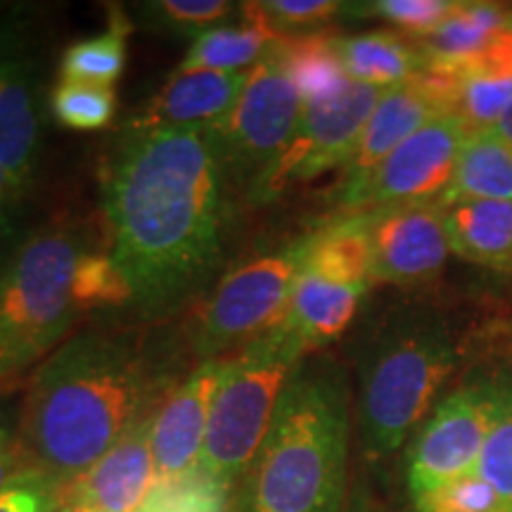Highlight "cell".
Listing matches in <instances>:
<instances>
[{"label": "cell", "mask_w": 512, "mask_h": 512, "mask_svg": "<svg viewBox=\"0 0 512 512\" xmlns=\"http://www.w3.org/2000/svg\"><path fill=\"white\" fill-rule=\"evenodd\" d=\"M302 114L304 100L275 41L252 67L233 110L211 126L235 190L245 188L249 195L271 171L297 133Z\"/></svg>", "instance_id": "obj_8"}, {"label": "cell", "mask_w": 512, "mask_h": 512, "mask_svg": "<svg viewBox=\"0 0 512 512\" xmlns=\"http://www.w3.org/2000/svg\"><path fill=\"white\" fill-rule=\"evenodd\" d=\"M349 396L332 361H302L247 472L242 512H344Z\"/></svg>", "instance_id": "obj_3"}, {"label": "cell", "mask_w": 512, "mask_h": 512, "mask_svg": "<svg viewBox=\"0 0 512 512\" xmlns=\"http://www.w3.org/2000/svg\"><path fill=\"white\" fill-rule=\"evenodd\" d=\"M456 5L458 0H375L356 5V12L387 19L394 27L425 38L456 10Z\"/></svg>", "instance_id": "obj_33"}, {"label": "cell", "mask_w": 512, "mask_h": 512, "mask_svg": "<svg viewBox=\"0 0 512 512\" xmlns=\"http://www.w3.org/2000/svg\"><path fill=\"white\" fill-rule=\"evenodd\" d=\"M261 8L275 34L287 38L320 31L323 24L337 17L347 5L335 0H266Z\"/></svg>", "instance_id": "obj_35"}, {"label": "cell", "mask_w": 512, "mask_h": 512, "mask_svg": "<svg viewBox=\"0 0 512 512\" xmlns=\"http://www.w3.org/2000/svg\"><path fill=\"white\" fill-rule=\"evenodd\" d=\"M38 358L41 356L22 337L0 323V392H5L12 377H17Z\"/></svg>", "instance_id": "obj_38"}, {"label": "cell", "mask_w": 512, "mask_h": 512, "mask_svg": "<svg viewBox=\"0 0 512 512\" xmlns=\"http://www.w3.org/2000/svg\"><path fill=\"white\" fill-rule=\"evenodd\" d=\"M164 370L126 332L86 330L57 347L22 399L19 441L31 463L72 484L166 396Z\"/></svg>", "instance_id": "obj_2"}, {"label": "cell", "mask_w": 512, "mask_h": 512, "mask_svg": "<svg viewBox=\"0 0 512 512\" xmlns=\"http://www.w3.org/2000/svg\"><path fill=\"white\" fill-rule=\"evenodd\" d=\"M31 470H38V467L31 463L27 448L22 446V441L17 439L12 441V444L0 448V494Z\"/></svg>", "instance_id": "obj_39"}, {"label": "cell", "mask_w": 512, "mask_h": 512, "mask_svg": "<svg viewBox=\"0 0 512 512\" xmlns=\"http://www.w3.org/2000/svg\"><path fill=\"white\" fill-rule=\"evenodd\" d=\"M456 366V339L432 311H392L377 325L358 361V420L370 456L403 446Z\"/></svg>", "instance_id": "obj_5"}, {"label": "cell", "mask_w": 512, "mask_h": 512, "mask_svg": "<svg viewBox=\"0 0 512 512\" xmlns=\"http://www.w3.org/2000/svg\"><path fill=\"white\" fill-rule=\"evenodd\" d=\"M512 10L496 3H458L430 36L420 41L425 62H458L482 50L510 22Z\"/></svg>", "instance_id": "obj_25"}, {"label": "cell", "mask_w": 512, "mask_h": 512, "mask_svg": "<svg viewBox=\"0 0 512 512\" xmlns=\"http://www.w3.org/2000/svg\"><path fill=\"white\" fill-rule=\"evenodd\" d=\"M425 67L441 69L460 81H512V17L479 53L458 62H425Z\"/></svg>", "instance_id": "obj_34"}, {"label": "cell", "mask_w": 512, "mask_h": 512, "mask_svg": "<svg viewBox=\"0 0 512 512\" xmlns=\"http://www.w3.org/2000/svg\"><path fill=\"white\" fill-rule=\"evenodd\" d=\"M384 91L387 88L349 81L335 98L306 105L290 145L271 171L254 185L249 200H271L285 185L311 181L335 166H347Z\"/></svg>", "instance_id": "obj_10"}, {"label": "cell", "mask_w": 512, "mask_h": 512, "mask_svg": "<svg viewBox=\"0 0 512 512\" xmlns=\"http://www.w3.org/2000/svg\"><path fill=\"white\" fill-rule=\"evenodd\" d=\"M242 19L219 24L192 41L181 62V72H249L280 36L268 24L261 3H242Z\"/></svg>", "instance_id": "obj_20"}, {"label": "cell", "mask_w": 512, "mask_h": 512, "mask_svg": "<svg viewBox=\"0 0 512 512\" xmlns=\"http://www.w3.org/2000/svg\"><path fill=\"white\" fill-rule=\"evenodd\" d=\"M344 512H373V510H370L368 508V505H351V508H347V510H344Z\"/></svg>", "instance_id": "obj_42"}, {"label": "cell", "mask_w": 512, "mask_h": 512, "mask_svg": "<svg viewBox=\"0 0 512 512\" xmlns=\"http://www.w3.org/2000/svg\"><path fill=\"white\" fill-rule=\"evenodd\" d=\"M112 259L145 318L169 316L219 271L233 181L209 128H124L102 169Z\"/></svg>", "instance_id": "obj_1"}, {"label": "cell", "mask_w": 512, "mask_h": 512, "mask_svg": "<svg viewBox=\"0 0 512 512\" xmlns=\"http://www.w3.org/2000/svg\"><path fill=\"white\" fill-rule=\"evenodd\" d=\"M491 133L498 138H503L505 143H512V102H510L508 110L503 112V117L498 119V124L491 128Z\"/></svg>", "instance_id": "obj_41"}, {"label": "cell", "mask_w": 512, "mask_h": 512, "mask_svg": "<svg viewBox=\"0 0 512 512\" xmlns=\"http://www.w3.org/2000/svg\"><path fill=\"white\" fill-rule=\"evenodd\" d=\"M50 112L57 124L74 131H98L117 112V95L110 86L60 79L50 93Z\"/></svg>", "instance_id": "obj_29"}, {"label": "cell", "mask_w": 512, "mask_h": 512, "mask_svg": "<svg viewBox=\"0 0 512 512\" xmlns=\"http://www.w3.org/2000/svg\"><path fill=\"white\" fill-rule=\"evenodd\" d=\"M413 512H508L501 498L477 472L441 484L413 498Z\"/></svg>", "instance_id": "obj_31"}, {"label": "cell", "mask_w": 512, "mask_h": 512, "mask_svg": "<svg viewBox=\"0 0 512 512\" xmlns=\"http://www.w3.org/2000/svg\"><path fill=\"white\" fill-rule=\"evenodd\" d=\"M252 72V69H249ZM249 72H178L124 128H209L238 102Z\"/></svg>", "instance_id": "obj_15"}, {"label": "cell", "mask_w": 512, "mask_h": 512, "mask_svg": "<svg viewBox=\"0 0 512 512\" xmlns=\"http://www.w3.org/2000/svg\"><path fill=\"white\" fill-rule=\"evenodd\" d=\"M494 411L496 380L465 384L434 408L406 453L411 498L477 470Z\"/></svg>", "instance_id": "obj_11"}, {"label": "cell", "mask_w": 512, "mask_h": 512, "mask_svg": "<svg viewBox=\"0 0 512 512\" xmlns=\"http://www.w3.org/2000/svg\"><path fill=\"white\" fill-rule=\"evenodd\" d=\"M437 117H444V112L422 91L415 76L408 83L387 88L358 138L354 155L344 166V188L361 183L373 174L403 140Z\"/></svg>", "instance_id": "obj_17"}, {"label": "cell", "mask_w": 512, "mask_h": 512, "mask_svg": "<svg viewBox=\"0 0 512 512\" xmlns=\"http://www.w3.org/2000/svg\"><path fill=\"white\" fill-rule=\"evenodd\" d=\"M451 200L512 202V143L491 131L470 133L460 150L456 174L441 197Z\"/></svg>", "instance_id": "obj_23"}, {"label": "cell", "mask_w": 512, "mask_h": 512, "mask_svg": "<svg viewBox=\"0 0 512 512\" xmlns=\"http://www.w3.org/2000/svg\"><path fill=\"white\" fill-rule=\"evenodd\" d=\"M465 138V126L453 114L427 121L373 174L342 188V207L349 214H366L392 204L441 200L456 174Z\"/></svg>", "instance_id": "obj_9"}, {"label": "cell", "mask_w": 512, "mask_h": 512, "mask_svg": "<svg viewBox=\"0 0 512 512\" xmlns=\"http://www.w3.org/2000/svg\"><path fill=\"white\" fill-rule=\"evenodd\" d=\"M451 254L470 264L512 273V202H441Z\"/></svg>", "instance_id": "obj_19"}, {"label": "cell", "mask_w": 512, "mask_h": 512, "mask_svg": "<svg viewBox=\"0 0 512 512\" xmlns=\"http://www.w3.org/2000/svg\"><path fill=\"white\" fill-rule=\"evenodd\" d=\"M512 102V81H465L453 117L465 126L467 136L491 131Z\"/></svg>", "instance_id": "obj_32"}, {"label": "cell", "mask_w": 512, "mask_h": 512, "mask_svg": "<svg viewBox=\"0 0 512 512\" xmlns=\"http://www.w3.org/2000/svg\"><path fill=\"white\" fill-rule=\"evenodd\" d=\"M337 41L339 38L325 31L280 38L287 72L302 95L304 107L335 98L347 88L349 79L339 60Z\"/></svg>", "instance_id": "obj_24"}, {"label": "cell", "mask_w": 512, "mask_h": 512, "mask_svg": "<svg viewBox=\"0 0 512 512\" xmlns=\"http://www.w3.org/2000/svg\"><path fill=\"white\" fill-rule=\"evenodd\" d=\"M304 238L259 252L216 283L192 323V351L209 361L285 323L302 266Z\"/></svg>", "instance_id": "obj_7"}, {"label": "cell", "mask_w": 512, "mask_h": 512, "mask_svg": "<svg viewBox=\"0 0 512 512\" xmlns=\"http://www.w3.org/2000/svg\"><path fill=\"white\" fill-rule=\"evenodd\" d=\"M304 351L283 325L256 337L230 356L211 406L200 465L223 482L247 475L264 444L287 382L304 361Z\"/></svg>", "instance_id": "obj_6"}, {"label": "cell", "mask_w": 512, "mask_h": 512, "mask_svg": "<svg viewBox=\"0 0 512 512\" xmlns=\"http://www.w3.org/2000/svg\"><path fill=\"white\" fill-rule=\"evenodd\" d=\"M230 489L233 484L197 465L185 475L155 482L136 512H233Z\"/></svg>", "instance_id": "obj_27"}, {"label": "cell", "mask_w": 512, "mask_h": 512, "mask_svg": "<svg viewBox=\"0 0 512 512\" xmlns=\"http://www.w3.org/2000/svg\"><path fill=\"white\" fill-rule=\"evenodd\" d=\"M302 266L339 283L373 285V249H370L366 214H349L325 223L304 238Z\"/></svg>", "instance_id": "obj_21"}, {"label": "cell", "mask_w": 512, "mask_h": 512, "mask_svg": "<svg viewBox=\"0 0 512 512\" xmlns=\"http://www.w3.org/2000/svg\"><path fill=\"white\" fill-rule=\"evenodd\" d=\"M57 512H83V510H79V508H72V505H62L60 510Z\"/></svg>", "instance_id": "obj_43"}, {"label": "cell", "mask_w": 512, "mask_h": 512, "mask_svg": "<svg viewBox=\"0 0 512 512\" xmlns=\"http://www.w3.org/2000/svg\"><path fill=\"white\" fill-rule=\"evenodd\" d=\"M119 306H131V287L112 254L72 230H38L0 266V323L38 356L57 347L81 316Z\"/></svg>", "instance_id": "obj_4"}, {"label": "cell", "mask_w": 512, "mask_h": 512, "mask_svg": "<svg viewBox=\"0 0 512 512\" xmlns=\"http://www.w3.org/2000/svg\"><path fill=\"white\" fill-rule=\"evenodd\" d=\"M157 411L140 418L98 463L64 486V505L83 512H136L140 508L157 482L152 453Z\"/></svg>", "instance_id": "obj_14"}, {"label": "cell", "mask_w": 512, "mask_h": 512, "mask_svg": "<svg viewBox=\"0 0 512 512\" xmlns=\"http://www.w3.org/2000/svg\"><path fill=\"white\" fill-rule=\"evenodd\" d=\"M128 19L124 12L112 10L110 27L105 34L86 38L74 43L62 55L60 74L67 81L95 83V86H110L119 79L126 67V38Z\"/></svg>", "instance_id": "obj_26"}, {"label": "cell", "mask_w": 512, "mask_h": 512, "mask_svg": "<svg viewBox=\"0 0 512 512\" xmlns=\"http://www.w3.org/2000/svg\"><path fill=\"white\" fill-rule=\"evenodd\" d=\"M5 8H8V5H5V3H0V12H3Z\"/></svg>", "instance_id": "obj_44"}, {"label": "cell", "mask_w": 512, "mask_h": 512, "mask_svg": "<svg viewBox=\"0 0 512 512\" xmlns=\"http://www.w3.org/2000/svg\"><path fill=\"white\" fill-rule=\"evenodd\" d=\"M41 164V119L34 86L17 57L0 53V166L27 200Z\"/></svg>", "instance_id": "obj_16"}, {"label": "cell", "mask_w": 512, "mask_h": 512, "mask_svg": "<svg viewBox=\"0 0 512 512\" xmlns=\"http://www.w3.org/2000/svg\"><path fill=\"white\" fill-rule=\"evenodd\" d=\"M373 283L420 285L444 271L448 245L439 200L392 204L366 211Z\"/></svg>", "instance_id": "obj_12"}, {"label": "cell", "mask_w": 512, "mask_h": 512, "mask_svg": "<svg viewBox=\"0 0 512 512\" xmlns=\"http://www.w3.org/2000/svg\"><path fill=\"white\" fill-rule=\"evenodd\" d=\"M339 60L349 81L375 88H394L408 83L425 67L420 46L392 31H368L339 38Z\"/></svg>", "instance_id": "obj_22"}, {"label": "cell", "mask_w": 512, "mask_h": 512, "mask_svg": "<svg viewBox=\"0 0 512 512\" xmlns=\"http://www.w3.org/2000/svg\"><path fill=\"white\" fill-rule=\"evenodd\" d=\"M238 5L228 0H155L138 5L147 27L174 36H202L204 31L226 24Z\"/></svg>", "instance_id": "obj_30"}, {"label": "cell", "mask_w": 512, "mask_h": 512, "mask_svg": "<svg viewBox=\"0 0 512 512\" xmlns=\"http://www.w3.org/2000/svg\"><path fill=\"white\" fill-rule=\"evenodd\" d=\"M19 420H22V399L5 389L0 392V448L19 439Z\"/></svg>", "instance_id": "obj_40"}, {"label": "cell", "mask_w": 512, "mask_h": 512, "mask_svg": "<svg viewBox=\"0 0 512 512\" xmlns=\"http://www.w3.org/2000/svg\"><path fill=\"white\" fill-rule=\"evenodd\" d=\"M368 287L339 283L328 275L299 266L283 328L304 354L335 342L361 309Z\"/></svg>", "instance_id": "obj_18"}, {"label": "cell", "mask_w": 512, "mask_h": 512, "mask_svg": "<svg viewBox=\"0 0 512 512\" xmlns=\"http://www.w3.org/2000/svg\"><path fill=\"white\" fill-rule=\"evenodd\" d=\"M228 361L230 356L202 361L159 406L152 430L157 482L185 475L200 465L211 406L228 370Z\"/></svg>", "instance_id": "obj_13"}, {"label": "cell", "mask_w": 512, "mask_h": 512, "mask_svg": "<svg viewBox=\"0 0 512 512\" xmlns=\"http://www.w3.org/2000/svg\"><path fill=\"white\" fill-rule=\"evenodd\" d=\"M64 505V484L31 470L0 494V512H57Z\"/></svg>", "instance_id": "obj_36"}, {"label": "cell", "mask_w": 512, "mask_h": 512, "mask_svg": "<svg viewBox=\"0 0 512 512\" xmlns=\"http://www.w3.org/2000/svg\"><path fill=\"white\" fill-rule=\"evenodd\" d=\"M24 204L27 200L15 188L10 176L0 166V266L24 240Z\"/></svg>", "instance_id": "obj_37"}, {"label": "cell", "mask_w": 512, "mask_h": 512, "mask_svg": "<svg viewBox=\"0 0 512 512\" xmlns=\"http://www.w3.org/2000/svg\"><path fill=\"white\" fill-rule=\"evenodd\" d=\"M477 475L512 512V377L496 380V411L479 453Z\"/></svg>", "instance_id": "obj_28"}]
</instances>
